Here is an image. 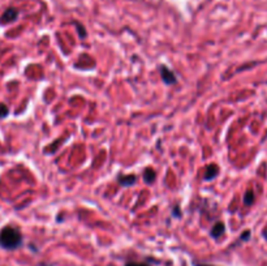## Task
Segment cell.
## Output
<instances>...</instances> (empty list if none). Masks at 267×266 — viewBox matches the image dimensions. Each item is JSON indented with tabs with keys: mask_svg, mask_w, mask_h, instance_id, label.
I'll return each mask as SVG.
<instances>
[{
	"mask_svg": "<svg viewBox=\"0 0 267 266\" xmlns=\"http://www.w3.org/2000/svg\"><path fill=\"white\" fill-rule=\"evenodd\" d=\"M22 243V235L20 230L12 226H5L0 231V246L5 249H16L21 246Z\"/></svg>",
	"mask_w": 267,
	"mask_h": 266,
	"instance_id": "6da1fadb",
	"label": "cell"
},
{
	"mask_svg": "<svg viewBox=\"0 0 267 266\" xmlns=\"http://www.w3.org/2000/svg\"><path fill=\"white\" fill-rule=\"evenodd\" d=\"M160 75H162L163 81L166 82L167 85H172L176 82V76L167 67H160Z\"/></svg>",
	"mask_w": 267,
	"mask_h": 266,
	"instance_id": "7a4b0ae2",
	"label": "cell"
},
{
	"mask_svg": "<svg viewBox=\"0 0 267 266\" xmlns=\"http://www.w3.org/2000/svg\"><path fill=\"white\" fill-rule=\"evenodd\" d=\"M16 17H17V10L12 9V8H10V9H8L7 12H5V13L1 16V18H0V22H1V24L12 22V21L16 20Z\"/></svg>",
	"mask_w": 267,
	"mask_h": 266,
	"instance_id": "3957f363",
	"label": "cell"
},
{
	"mask_svg": "<svg viewBox=\"0 0 267 266\" xmlns=\"http://www.w3.org/2000/svg\"><path fill=\"white\" fill-rule=\"evenodd\" d=\"M224 231H226L224 223H222V222H218L217 225H214L213 230H211V236H213V238H219V236L223 235Z\"/></svg>",
	"mask_w": 267,
	"mask_h": 266,
	"instance_id": "277c9868",
	"label": "cell"
},
{
	"mask_svg": "<svg viewBox=\"0 0 267 266\" xmlns=\"http://www.w3.org/2000/svg\"><path fill=\"white\" fill-rule=\"evenodd\" d=\"M217 174H218V166H217V164H214V163L209 164V166H207V168H206L205 179H206V180H213L214 177L217 176Z\"/></svg>",
	"mask_w": 267,
	"mask_h": 266,
	"instance_id": "5b68a950",
	"label": "cell"
},
{
	"mask_svg": "<svg viewBox=\"0 0 267 266\" xmlns=\"http://www.w3.org/2000/svg\"><path fill=\"white\" fill-rule=\"evenodd\" d=\"M119 183H120L122 185H126V187L133 185L135 183V176H134V175H128V176H120V177H119Z\"/></svg>",
	"mask_w": 267,
	"mask_h": 266,
	"instance_id": "8992f818",
	"label": "cell"
},
{
	"mask_svg": "<svg viewBox=\"0 0 267 266\" xmlns=\"http://www.w3.org/2000/svg\"><path fill=\"white\" fill-rule=\"evenodd\" d=\"M143 179H145L146 183H152V181L155 180V172L151 168H146L145 174H143Z\"/></svg>",
	"mask_w": 267,
	"mask_h": 266,
	"instance_id": "52a82bcc",
	"label": "cell"
},
{
	"mask_svg": "<svg viewBox=\"0 0 267 266\" xmlns=\"http://www.w3.org/2000/svg\"><path fill=\"white\" fill-rule=\"evenodd\" d=\"M254 202V192L253 191H247V193H245V196H244V204L247 205V206H249V205H252Z\"/></svg>",
	"mask_w": 267,
	"mask_h": 266,
	"instance_id": "ba28073f",
	"label": "cell"
},
{
	"mask_svg": "<svg viewBox=\"0 0 267 266\" xmlns=\"http://www.w3.org/2000/svg\"><path fill=\"white\" fill-rule=\"evenodd\" d=\"M8 115V107L0 105V118H5Z\"/></svg>",
	"mask_w": 267,
	"mask_h": 266,
	"instance_id": "9c48e42d",
	"label": "cell"
},
{
	"mask_svg": "<svg viewBox=\"0 0 267 266\" xmlns=\"http://www.w3.org/2000/svg\"><path fill=\"white\" fill-rule=\"evenodd\" d=\"M126 266H149V265L143 263H128Z\"/></svg>",
	"mask_w": 267,
	"mask_h": 266,
	"instance_id": "30bf717a",
	"label": "cell"
},
{
	"mask_svg": "<svg viewBox=\"0 0 267 266\" xmlns=\"http://www.w3.org/2000/svg\"><path fill=\"white\" fill-rule=\"evenodd\" d=\"M249 236H251V231H245L243 234V235H241V239L248 240V239H249Z\"/></svg>",
	"mask_w": 267,
	"mask_h": 266,
	"instance_id": "8fae6325",
	"label": "cell"
},
{
	"mask_svg": "<svg viewBox=\"0 0 267 266\" xmlns=\"http://www.w3.org/2000/svg\"><path fill=\"white\" fill-rule=\"evenodd\" d=\"M262 235H264L265 239L267 240V229H265V230H264V232H262Z\"/></svg>",
	"mask_w": 267,
	"mask_h": 266,
	"instance_id": "7c38bea8",
	"label": "cell"
},
{
	"mask_svg": "<svg viewBox=\"0 0 267 266\" xmlns=\"http://www.w3.org/2000/svg\"><path fill=\"white\" fill-rule=\"evenodd\" d=\"M196 266H201V265H198V264H197V265Z\"/></svg>",
	"mask_w": 267,
	"mask_h": 266,
	"instance_id": "4fadbf2b",
	"label": "cell"
}]
</instances>
